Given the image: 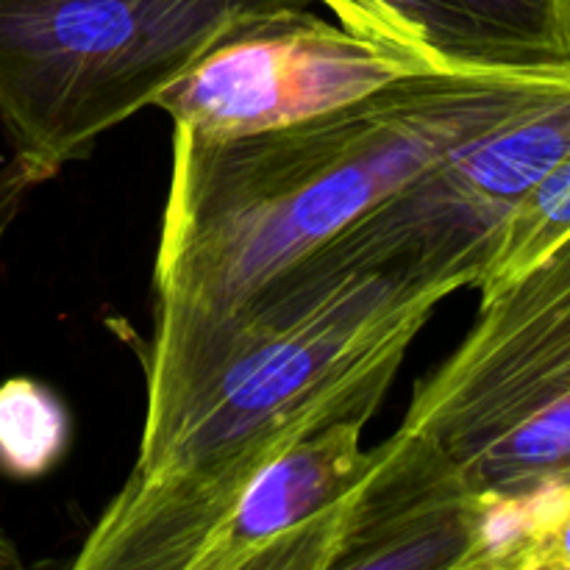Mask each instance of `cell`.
<instances>
[{
  "label": "cell",
  "instance_id": "obj_1",
  "mask_svg": "<svg viewBox=\"0 0 570 570\" xmlns=\"http://www.w3.org/2000/svg\"><path fill=\"white\" fill-rule=\"evenodd\" d=\"M460 284L332 237L178 354L145 367L137 462L72 560L187 570L234 488L282 445L371 415L406 348Z\"/></svg>",
  "mask_w": 570,
  "mask_h": 570
},
{
  "label": "cell",
  "instance_id": "obj_2",
  "mask_svg": "<svg viewBox=\"0 0 570 570\" xmlns=\"http://www.w3.org/2000/svg\"><path fill=\"white\" fill-rule=\"evenodd\" d=\"M568 76L417 72L323 115L243 137L173 126L142 367L170 360L276 273L445 156L549 98Z\"/></svg>",
  "mask_w": 570,
  "mask_h": 570
},
{
  "label": "cell",
  "instance_id": "obj_3",
  "mask_svg": "<svg viewBox=\"0 0 570 570\" xmlns=\"http://www.w3.org/2000/svg\"><path fill=\"white\" fill-rule=\"evenodd\" d=\"M315 0H0V122L20 184L83 159L228 26Z\"/></svg>",
  "mask_w": 570,
  "mask_h": 570
},
{
  "label": "cell",
  "instance_id": "obj_4",
  "mask_svg": "<svg viewBox=\"0 0 570 570\" xmlns=\"http://www.w3.org/2000/svg\"><path fill=\"white\" fill-rule=\"evenodd\" d=\"M401 429L490 499L570 482V234L482 295L465 340L415 384Z\"/></svg>",
  "mask_w": 570,
  "mask_h": 570
},
{
  "label": "cell",
  "instance_id": "obj_5",
  "mask_svg": "<svg viewBox=\"0 0 570 570\" xmlns=\"http://www.w3.org/2000/svg\"><path fill=\"white\" fill-rule=\"evenodd\" d=\"M432 72L382 39L332 26L309 9L254 14L228 26L154 106L200 137H243L289 126Z\"/></svg>",
  "mask_w": 570,
  "mask_h": 570
},
{
  "label": "cell",
  "instance_id": "obj_6",
  "mask_svg": "<svg viewBox=\"0 0 570 570\" xmlns=\"http://www.w3.org/2000/svg\"><path fill=\"white\" fill-rule=\"evenodd\" d=\"M348 415L262 460L206 527L187 570H332L345 507L367 468Z\"/></svg>",
  "mask_w": 570,
  "mask_h": 570
},
{
  "label": "cell",
  "instance_id": "obj_7",
  "mask_svg": "<svg viewBox=\"0 0 570 570\" xmlns=\"http://www.w3.org/2000/svg\"><path fill=\"white\" fill-rule=\"evenodd\" d=\"M490 499L417 432L367 449L332 570H479Z\"/></svg>",
  "mask_w": 570,
  "mask_h": 570
},
{
  "label": "cell",
  "instance_id": "obj_8",
  "mask_svg": "<svg viewBox=\"0 0 570 570\" xmlns=\"http://www.w3.org/2000/svg\"><path fill=\"white\" fill-rule=\"evenodd\" d=\"M432 72H570V0H321Z\"/></svg>",
  "mask_w": 570,
  "mask_h": 570
},
{
  "label": "cell",
  "instance_id": "obj_9",
  "mask_svg": "<svg viewBox=\"0 0 570 570\" xmlns=\"http://www.w3.org/2000/svg\"><path fill=\"white\" fill-rule=\"evenodd\" d=\"M70 410L56 390L28 376L0 382V473L14 482L48 476L70 451Z\"/></svg>",
  "mask_w": 570,
  "mask_h": 570
},
{
  "label": "cell",
  "instance_id": "obj_10",
  "mask_svg": "<svg viewBox=\"0 0 570 570\" xmlns=\"http://www.w3.org/2000/svg\"><path fill=\"white\" fill-rule=\"evenodd\" d=\"M570 234V148L549 170V176L523 198L501 232L495 254L479 282V293L504 287L527 267L543 259Z\"/></svg>",
  "mask_w": 570,
  "mask_h": 570
},
{
  "label": "cell",
  "instance_id": "obj_11",
  "mask_svg": "<svg viewBox=\"0 0 570 570\" xmlns=\"http://www.w3.org/2000/svg\"><path fill=\"white\" fill-rule=\"evenodd\" d=\"M9 568H22L20 560V551H17L14 540L0 529V570H9Z\"/></svg>",
  "mask_w": 570,
  "mask_h": 570
}]
</instances>
